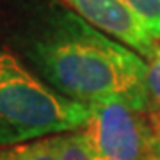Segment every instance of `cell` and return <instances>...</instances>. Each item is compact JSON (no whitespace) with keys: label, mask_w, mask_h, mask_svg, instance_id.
<instances>
[{"label":"cell","mask_w":160,"mask_h":160,"mask_svg":"<svg viewBox=\"0 0 160 160\" xmlns=\"http://www.w3.org/2000/svg\"><path fill=\"white\" fill-rule=\"evenodd\" d=\"M0 38L61 96L86 105L125 100L149 107L148 62L61 0H14Z\"/></svg>","instance_id":"1"},{"label":"cell","mask_w":160,"mask_h":160,"mask_svg":"<svg viewBox=\"0 0 160 160\" xmlns=\"http://www.w3.org/2000/svg\"><path fill=\"white\" fill-rule=\"evenodd\" d=\"M89 114L91 105L46 86L0 38V146L78 130Z\"/></svg>","instance_id":"2"},{"label":"cell","mask_w":160,"mask_h":160,"mask_svg":"<svg viewBox=\"0 0 160 160\" xmlns=\"http://www.w3.org/2000/svg\"><path fill=\"white\" fill-rule=\"evenodd\" d=\"M82 132L96 160L160 158V126L149 107L125 100L94 103Z\"/></svg>","instance_id":"3"},{"label":"cell","mask_w":160,"mask_h":160,"mask_svg":"<svg viewBox=\"0 0 160 160\" xmlns=\"http://www.w3.org/2000/svg\"><path fill=\"white\" fill-rule=\"evenodd\" d=\"M62 4L84 18L89 25L109 38L123 43L139 53L144 61L155 55L158 41L151 38L139 18L123 0H61Z\"/></svg>","instance_id":"4"},{"label":"cell","mask_w":160,"mask_h":160,"mask_svg":"<svg viewBox=\"0 0 160 160\" xmlns=\"http://www.w3.org/2000/svg\"><path fill=\"white\" fill-rule=\"evenodd\" d=\"M48 141L57 160H96L82 128L50 135Z\"/></svg>","instance_id":"5"},{"label":"cell","mask_w":160,"mask_h":160,"mask_svg":"<svg viewBox=\"0 0 160 160\" xmlns=\"http://www.w3.org/2000/svg\"><path fill=\"white\" fill-rule=\"evenodd\" d=\"M0 160H57L48 137L0 146Z\"/></svg>","instance_id":"6"},{"label":"cell","mask_w":160,"mask_h":160,"mask_svg":"<svg viewBox=\"0 0 160 160\" xmlns=\"http://www.w3.org/2000/svg\"><path fill=\"white\" fill-rule=\"evenodd\" d=\"M151 38L160 43V0H123Z\"/></svg>","instance_id":"7"},{"label":"cell","mask_w":160,"mask_h":160,"mask_svg":"<svg viewBox=\"0 0 160 160\" xmlns=\"http://www.w3.org/2000/svg\"><path fill=\"white\" fill-rule=\"evenodd\" d=\"M148 62V94H149V110L160 126V45L155 55Z\"/></svg>","instance_id":"8"},{"label":"cell","mask_w":160,"mask_h":160,"mask_svg":"<svg viewBox=\"0 0 160 160\" xmlns=\"http://www.w3.org/2000/svg\"><path fill=\"white\" fill-rule=\"evenodd\" d=\"M153 160H160V158H153Z\"/></svg>","instance_id":"9"}]
</instances>
